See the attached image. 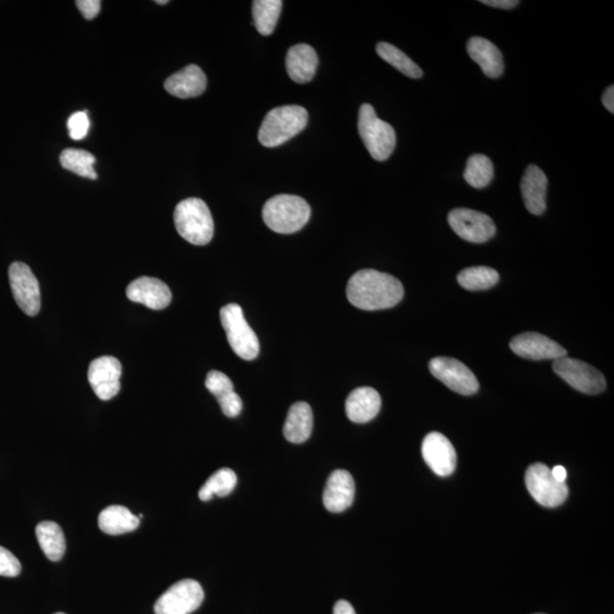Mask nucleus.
Listing matches in <instances>:
<instances>
[{
  "mask_svg": "<svg viewBox=\"0 0 614 614\" xmlns=\"http://www.w3.org/2000/svg\"><path fill=\"white\" fill-rule=\"evenodd\" d=\"M204 591L199 581L184 579L172 585L155 603L156 614H191L203 603Z\"/></svg>",
  "mask_w": 614,
  "mask_h": 614,
  "instance_id": "6e6552de",
  "label": "nucleus"
},
{
  "mask_svg": "<svg viewBox=\"0 0 614 614\" xmlns=\"http://www.w3.org/2000/svg\"><path fill=\"white\" fill-rule=\"evenodd\" d=\"M155 3L159 4V5H167V4H168V0H163V2H160V0H158V2Z\"/></svg>",
  "mask_w": 614,
  "mask_h": 614,
  "instance_id": "a19ab883",
  "label": "nucleus"
},
{
  "mask_svg": "<svg viewBox=\"0 0 614 614\" xmlns=\"http://www.w3.org/2000/svg\"><path fill=\"white\" fill-rule=\"evenodd\" d=\"M139 523L140 519L121 505L109 506L98 517V526L102 533L112 536L131 533L138 528Z\"/></svg>",
  "mask_w": 614,
  "mask_h": 614,
  "instance_id": "b1692460",
  "label": "nucleus"
},
{
  "mask_svg": "<svg viewBox=\"0 0 614 614\" xmlns=\"http://www.w3.org/2000/svg\"><path fill=\"white\" fill-rule=\"evenodd\" d=\"M127 299L135 303L145 305L151 310H163L170 305V288L160 280L150 277L135 279L127 288Z\"/></svg>",
  "mask_w": 614,
  "mask_h": 614,
  "instance_id": "dca6fc26",
  "label": "nucleus"
},
{
  "mask_svg": "<svg viewBox=\"0 0 614 614\" xmlns=\"http://www.w3.org/2000/svg\"><path fill=\"white\" fill-rule=\"evenodd\" d=\"M448 224L457 236L482 244L495 236L496 226L487 214L469 209H455L448 214Z\"/></svg>",
  "mask_w": 614,
  "mask_h": 614,
  "instance_id": "9b49d317",
  "label": "nucleus"
},
{
  "mask_svg": "<svg viewBox=\"0 0 614 614\" xmlns=\"http://www.w3.org/2000/svg\"><path fill=\"white\" fill-rule=\"evenodd\" d=\"M547 176L536 166L527 168L521 180L522 199L526 209L534 216H542L546 209Z\"/></svg>",
  "mask_w": 614,
  "mask_h": 614,
  "instance_id": "aec40b11",
  "label": "nucleus"
},
{
  "mask_svg": "<svg viewBox=\"0 0 614 614\" xmlns=\"http://www.w3.org/2000/svg\"><path fill=\"white\" fill-rule=\"evenodd\" d=\"M308 113L302 106L286 105L270 111L263 119L258 140L261 145L274 148L282 145L307 126Z\"/></svg>",
  "mask_w": 614,
  "mask_h": 614,
  "instance_id": "f03ea898",
  "label": "nucleus"
},
{
  "mask_svg": "<svg viewBox=\"0 0 614 614\" xmlns=\"http://www.w3.org/2000/svg\"><path fill=\"white\" fill-rule=\"evenodd\" d=\"M221 323L234 353L246 361L254 360L259 353V341L250 327L238 304H228L221 308Z\"/></svg>",
  "mask_w": 614,
  "mask_h": 614,
  "instance_id": "423d86ee",
  "label": "nucleus"
},
{
  "mask_svg": "<svg viewBox=\"0 0 614 614\" xmlns=\"http://www.w3.org/2000/svg\"><path fill=\"white\" fill-rule=\"evenodd\" d=\"M470 57L476 61L482 72L488 78L501 77L504 72V61L503 55L495 45L481 37H473L467 45Z\"/></svg>",
  "mask_w": 614,
  "mask_h": 614,
  "instance_id": "4be33fe9",
  "label": "nucleus"
},
{
  "mask_svg": "<svg viewBox=\"0 0 614 614\" xmlns=\"http://www.w3.org/2000/svg\"><path fill=\"white\" fill-rule=\"evenodd\" d=\"M89 127V117L86 112L74 113L68 119L70 137L73 140H78V142L86 137Z\"/></svg>",
  "mask_w": 614,
  "mask_h": 614,
  "instance_id": "473e14b6",
  "label": "nucleus"
},
{
  "mask_svg": "<svg viewBox=\"0 0 614 614\" xmlns=\"http://www.w3.org/2000/svg\"><path fill=\"white\" fill-rule=\"evenodd\" d=\"M422 456L428 467L437 476L452 475L456 468V452L446 436L440 432H430L423 439Z\"/></svg>",
  "mask_w": 614,
  "mask_h": 614,
  "instance_id": "2eb2a0df",
  "label": "nucleus"
},
{
  "mask_svg": "<svg viewBox=\"0 0 614 614\" xmlns=\"http://www.w3.org/2000/svg\"><path fill=\"white\" fill-rule=\"evenodd\" d=\"M175 225L180 236L192 245L204 246L212 241L214 222L204 201L188 199L180 201L175 211Z\"/></svg>",
  "mask_w": 614,
  "mask_h": 614,
  "instance_id": "20e7f679",
  "label": "nucleus"
},
{
  "mask_svg": "<svg viewBox=\"0 0 614 614\" xmlns=\"http://www.w3.org/2000/svg\"><path fill=\"white\" fill-rule=\"evenodd\" d=\"M514 354L528 360H559L567 356V350L551 338L538 332H523L510 343Z\"/></svg>",
  "mask_w": 614,
  "mask_h": 614,
  "instance_id": "4468645a",
  "label": "nucleus"
},
{
  "mask_svg": "<svg viewBox=\"0 0 614 614\" xmlns=\"http://www.w3.org/2000/svg\"><path fill=\"white\" fill-rule=\"evenodd\" d=\"M76 5L86 20H94L100 14L102 2L101 0H78Z\"/></svg>",
  "mask_w": 614,
  "mask_h": 614,
  "instance_id": "c9c22d12",
  "label": "nucleus"
},
{
  "mask_svg": "<svg viewBox=\"0 0 614 614\" xmlns=\"http://www.w3.org/2000/svg\"><path fill=\"white\" fill-rule=\"evenodd\" d=\"M356 481L346 470H335L328 478L323 492V504L329 512L340 513L353 504Z\"/></svg>",
  "mask_w": 614,
  "mask_h": 614,
  "instance_id": "f3484780",
  "label": "nucleus"
},
{
  "mask_svg": "<svg viewBox=\"0 0 614 614\" xmlns=\"http://www.w3.org/2000/svg\"><path fill=\"white\" fill-rule=\"evenodd\" d=\"M480 3L490 7L501 8V10H511L519 5L517 0H482Z\"/></svg>",
  "mask_w": 614,
  "mask_h": 614,
  "instance_id": "e433bc0d",
  "label": "nucleus"
},
{
  "mask_svg": "<svg viewBox=\"0 0 614 614\" xmlns=\"http://www.w3.org/2000/svg\"><path fill=\"white\" fill-rule=\"evenodd\" d=\"M500 280L497 271L488 266H472L460 272L457 282L464 290L478 291L489 290Z\"/></svg>",
  "mask_w": 614,
  "mask_h": 614,
  "instance_id": "c85d7f7f",
  "label": "nucleus"
},
{
  "mask_svg": "<svg viewBox=\"0 0 614 614\" xmlns=\"http://www.w3.org/2000/svg\"><path fill=\"white\" fill-rule=\"evenodd\" d=\"M55 614H65V613L59 612V613H55Z\"/></svg>",
  "mask_w": 614,
  "mask_h": 614,
  "instance_id": "79ce46f5",
  "label": "nucleus"
},
{
  "mask_svg": "<svg viewBox=\"0 0 614 614\" xmlns=\"http://www.w3.org/2000/svg\"><path fill=\"white\" fill-rule=\"evenodd\" d=\"M377 53L391 67L398 70L404 76L409 77L411 79H420L423 76L422 70L409 56L391 44L379 43L377 45Z\"/></svg>",
  "mask_w": 614,
  "mask_h": 614,
  "instance_id": "c756f323",
  "label": "nucleus"
},
{
  "mask_svg": "<svg viewBox=\"0 0 614 614\" xmlns=\"http://www.w3.org/2000/svg\"><path fill=\"white\" fill-rule=\"evenodd\" d=\"M122 366L118 358L102 356L89 365L88 381L94 393L102 401H110L121 389Z\"/></svg>",
  "mask_w": 614,
  "mask_h": 614,
  "instance_id": "ddd939ff",
  "label": "nucleus"
},
{
  "mask_svg": "<svg viewBox=\"0 0 614 614\" xmlns=\"http://www.w3.org/2000/svg\"><path fill=\"white\" fill-rule=\"evenodd\" d=\"M432 376L457 394L473 395L479 389L475 374L463 362L452 357H435L430 362Z\"/></svg>",
  "mask_w": 614,
  "mask_h": 614,
  "instance_id": "9d476101",
  "label": "nucleus"
},
{
  "mask_svg": "<svg viewBox=\"0 0 614 614\" xmlns=\"http://www.w3.org/2000/svg\"><path fill=\"white\" fill-rule=\"evenodd\" d=\"M205 386L217 399L224 397L234 390L233 383L230 381V378L217 370L209 372L208 377H206Z\"/></svg>",
  "mask_w": 614,
  "mask_h": 614,
  "instance_id": "2f4dec72",
  "label": "nucleus"
},
{
  "mask_svg": "<svg viewBox=\"0 0 614 614\" xmlns=\"http://www.w3.org/2000/svg\"><path fill=\"white\" fill-rule=\"evenodd\" d=\"M526 486L534 500L545 508L563 504L569 494L566 482L556 481L551 469L543 463H534L527 469Z\"/></svg>",
  "mask_w": 614,
  "mask_h": 614,
  "instance_id": "0eeeda50",
  "label": "nucleus"
},
{
  "mask_svg": "<svg viewBox=\"0 0 614 614\" xmlns=\"http://www.w3.org/2000/svg\"><path fill=\"white\" fill-rule=\"evenodd\" d=\"M37 539H38L41 550L53 562L60 561L67 550L64 533L56 522H40L36 528Z\"/></svg>",
  "mask_w": 614,
  "mask_h": 614,
  "instance_id": "393cba45",
  "label": "nucleus"
},
{
  "mask_svg": "<svg viewBox=\"0 0 614 614\" xmlns=\"http://www.w3.org/2000/svg\"><path fill=\"white\" fill-rule=\"evenodd\" d=\"M333 614H356V610L349 602L345 600L338 601L333 608Z\"/></svg>",
  "mask_w": 614,
  "mask_h": 614,
  "instance_id": "58836bf2",
  "label": "nucleus"
},
{
  "mask_svg": "<svg viewBox=\"0 0 614 614\" xmlns=\"http://www.w3.org/2000/svg\"><path fill=\"white\" fill-rule=\"evenodd\" d=\"M206 86L208 79L205 73L197 65H188L164 82L167 92L181 100L201 96L205 92Z\"/></svg>",
  "mask_w": 614,
  "mask_h": 614,
  "instance_id": "a211bd4d",
  "label": "nucleus"
},
{
  "mask_svg": "<svg viewBox=\"0 0 614 614\" xmlns=\"http://www.w3.org/2000/svg\"><path fill=\"white\" fill-rule=\"evenodd\" d=\"M263 220L278 233L299 232L311 217V208L302 197L278 195L267 201L263 208Z\"/></svg>",
  "mask_w": 614,
  "mask_h": 614,
  "instance_id": "7ed1b4c3",
  "label": "nucleus"
},
{
  "mask_svg": "<svg viewBox=\"0 0 614 614\" xmlns=\"http://www.w3.org/2000/svg\"><path fill=\"white\" fill-rule=\"evenodd\" d=\"M237 475L232 469L224 468L217 470L206 480L200 490V498L203 502L211 500L214 495L218 497L228 496L237 486Z\"/></svg>",
  "mask_w": 614,
  "mask_h": 614,
  "instance_id": "cd10ccee",
  "label": "nucleus"
},
{
  "mask_svg": "<svg viewBox=\"0 0 614 614\" xmlns=\"http://www.w3.org/2000/svg\"><path fill=\"white\" fill-rule=\"evenodd\" d=\"M463 176L464 180L473 188L487 187L492 183L494 176L492 160L482 154L470 156Z\"/></svg>",
  "mask_w": 614,
  "mask_h": 614,
  "instance_id": "7c9ffc66",
  "label": "nucleus"
},
{
  "mask_svg": "<svg viewBox=\"0 0 614 614\" xmlns=\"http://www.w3.org/2000/svg\"><path fill=\"white\" fill-rule=\"evenodd\" d=\"M602 102H603L605 109H607L609 111V112L614 113V88H613V86H608L607 90H605L603 96H602Z\"/></svg>",
  "mask_w": 614,
  "mask_h": 614,
  "instance_id": "4c0bfd02",
  "label": "nucleus"
},
{
  "mask_svg": "<svg viewBox=\"0 0 614 614\" xmlns=\"http://www.w3.org/2000/svg\"><path fill=\"white\" fill-rule=\"evenodd\" d=\"M11 290L20 310L29 316L40 311L41 295L38 280L30 267L22 262H14L8 270Z\"/></svg>",
  "mask_w": 614,
  "mask_h": 614,
  "instance_id": "f8f14e48",
  "label": "nucleus"
},
{
  "mask_svg": "<svg viewBox=\"0 0 614 614\" xmlns=\"http://www.w3.org/2000/svg\"><path fill=\"white\" fill-rule=\"evenodd\" d=\"M60 160L65 170L76 173L82 178L97 179V173L94 168L96 158L92 152L68 148L61 151Z\"/></svg>",
  "mask_w": 614,
  "mask_h": 614,
  "instance_id": "bb28decb",
  "label": "nucleus"
},
{
  "mask_svg": "<svg viewBox=\"0 0 614 614\" xmlns=\"http://www.w3.org/2000/svg\"><path fill=\"white\" fill-rule=\"evenodd\" d=\"M346 294L354 307L364 311H378L394 307L401 302L404 288L393 275L365 269L349 279Z\"/></svg>",
  "mask_w": 614,
  "mask_h": 614,
  "instance_id": "f257e3e1",
  "label": "nucleus"
},
{
  "mask_svg": "<svg viewBox=\"0 0 614 614\" xmlns=\"http://www.w3.org/2000/svg\"><path fill=\"white\" fill-rule=\"evenodd\" d=\"M357 127L362 142L373 160L382 162L393 154L397 146L394 127L379 119L370 104L361 106Z\"/></svg>",
  "mask_w": 614,
  "mask_h": 614,
  "instance_id": "39448f33",
  "label": "nucleus"
},
{
  "mask_svg": "<svg viewBox=\"0 0 614 614\" xmlns=\"http://www.w3.org/2000/svg\"><path fill=\"white\" fill-rule=\"evenodd\" d=\"M313 412L307 403H295L288 411L283 426L284 438L292 444L307 442L312 434Z\"/></svg>",
  "mask_w": 614,
  "mask_h": 614,
  "instance_id": "5701e85b",
  "label": "nucleus"
},
{
  "mask_svg": "<svg viewBox=\"0 0 614 614\" xmlns=\"http://www.w3.org/2000/svg\"><path fill=\"white\" fill-rule=\"evenodd\" d=\"M317 63L319 60H317L316 53L310 45H296L287 53L288 76L298 84H307L315 78Z\"/></svg>",
  "mask_w": 614,
  "mask_h": 614,
  "instance_id": "412c9836",
  "label": "nucleus"
},
{
  "mask_svg": "<svg viewBox=\"0 0 614 614\" xmlns=\"http://www.w3.org/2000/svg\"><path fill=\"white\" fill-rule=\"evenodd\" d=\"M553 370L572 389L581 393L600 394L607 387V381L601 371L576 358H559L554 361Z\"/></svg>",
  "mask_w": 614,
  "mask_h": 614,
  "instance_id": "1a4fd4ad",
  "label": "nucleus"
},
{
  "mask_svg": "<svg viewBox=\"0 0 614 614\" xmlns=\"http://www.w3.org/2000/svg\"><path fill=\"white\" fill-rule=\"evenodd\" d=\"M381 409V397L371 387L353 390L346 399L345 410L350 422L366 423L376 418Z\"/></svg>",
  "mask_w": 614,
  "mask_h": 614,
  "instance_id": "6ab92c4d",
  "label": "nucleus"
},
{
  "mask_svg": "<svg viewBox=\"0 0 614 614\" xmlns=\"http://www.w3.org/2000/svg\"><path fill=\"white\" fill-rule=\"evenodd\" d=\"M22 567L13 553L0 546V576L16 577L20 574Z\"/></svg>",
  "mask_w": 614,
  "mask_h": 614,
  "instance_id": "72a5a7b5",
  "label": "nucleus"
},
{
  "mask_svg": "<svg viewBox=\"0 0 614 614\" xmlns=\"http://www.w3.org/2000/svg\"><path fill=\"white\" fill-rule=\"evenodd\" d=\"M538 614H541V613H538Z\"/></svg>",
  "mask_w": 614,
  "mask_h": 614,
  "instance_id": "37998d69",
  "label": "nucleus"
},
{
  "mask_svg": "<svg viewBox=\"0 0 614 614\" xmlns=\"http://www.w3.org/2000/svg\"><path fill=\"white\" fill-rule=\"evenodd\" d=\"M221 410L228 418H236L242 410V401L236 391H232L225 397L217 399Z\"/></svg>",
  "mask_w": 614,
  "mask_h": 614,
  "instance_id": "f704fd0d",
  "label": "nucleus"
},
{
  "mask_svg": "<svg viewBox=\"0 0 614 614\" xmlns=\"http://www.w3.org/2000/svg\"><path fill=\"white\" fill-rule=\"evenodd\" d=\"M282 10V0H255L253 3V19L259 34L262 36L274 34Z\"/></svg>",
  "mask_w": 614,
  "mask_h": 614,
  "instance_id": "a878e982",
  "label": "nucleus"
},
{
  "mask_svg": "<svg viewBox=\"0 0 614 614\" xmlns=\"http://www.w3.org/2000/svg\"><path fill=\"white\" fill-rule=\"evenodd\" d=\"M552 471V476L554 477V479L559 482H566L567 479V470L564 469V467H561V465H558V467H555L553 470H551Z\"/></svg>",
  "mask_w": 614,
  "mask_h": 614,
  "instance_id": "ea45409f",
  "label": "nucleus"
}]
</instances>
